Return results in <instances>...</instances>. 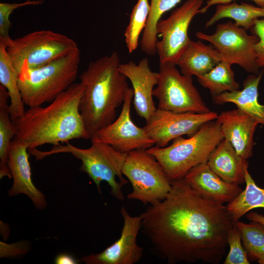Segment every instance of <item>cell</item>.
<instances>
[{
    "label": "cell",
    "mask_w": 264,
    "mask_h": 264,
    "mask_svg": "<svg viewBox=\"0 0 264 264\" xmlns=\"http://www.w3.org/2000/svg\"><path fill=\"white\" fill-rule=\"evenodd\" d=\"M226 18L233 19L238 25L248 30L253 26L256 19L264 18V7L244 2L238 4L236 1L227 4H218L214 14L206 22L205 27Z\"/></svg>",
    "instance_id": "603a6c76"
},
{
    "label": "cell",
    "mask_w": 264,
    "mask_h": 264,
    "mask_svg": "<svg viewBox=\"0 0 264 264\" xmlns=\"http://www.w3.org/2000/svg\"><path fill=\"white\" fill-rule=\"evenodd\" d=\"M218 114L175 112L156 109L144 127L155 146L165 147L171 140L183 135H193L204 123L215 120Z\"/></svg>",
    "instance_id": "4fadbf2b"
},
{
    "label": "cell",
    "mask_w": 264,
    "mask_h": 264,
    "mask_svg": "<svg viewBox=\"0 0 264 264\" xmlns=\"http://www.w3.org/2000/svg\"><path fill=\"white\" fill-rule=\"evenodd\" d=\"M203 0H187L173 10L166 19H160L156 25V44L159 64L176 65L188 47L191 40L188 34L189 24L199 10Z\"/></svg>",
    "instance_id": "8fae6325"
},
{
    "label": "cell",
    "mask_w": 264,
    "mask_h": 264,
    "mask_svg": "<svg viewBox=\"0 0 264 264\" xmlns=\"http://www.w3.org/2000/svg\"><path fill=\"white\" fill-rule=\"evenodd\" d=\"M84 89L81 82L74 83L48 105L25 110L13 121L16 131L13 139L25 144L28 149L74 139H90L79 110Z\"/></svg>",
    "instance_id": "7a4b0ae2"
},
{
    "label": "cell",
    "mask_w": 264,
    "mask_h": 264,
    "mask_svg": "<svg viewBox=\"0 0 264 264\" xmlns=\"http://www.w3.org/2000/svg\"><path fill=\"white\" fill-rule=\"evenodd\" d=\"M257 261L260 264H264V255L260 256Z\"/></svg>",
    "instance_id": "8d00e7d4"
},
{
    "label": "cell",
    "mask_w": 264,
    "mask_h": 264,
    "mask_svg": "<svg viewBox=\"0 0 264 264\" xmlns=\"http://www.w3.org/2000/svg\"><path fill=\"white\" fill-rule=\"evenodd\" d=\"M207 164L223 180L240 185L245 183L247 160L238 155L232 144L223 138L210 154Z\"/></svg>",
    "instance_id": "d6986e66"
},
{
    "label": "cell",
    "mask_w": 264,
    "mask_h": 264,
    "mask_svg": "<svg viewBox=\"0 0 264 264\" xmlns=\"http://www.w3.org/2000/svg\"><path fill=\"white\" fill-rule=\"evenodd\" d=\"M250 30L251 33L259 38L255 45L256 61L259 67L264 71V18L256 19Z\"/></svg>",
    "instance_id": "1f68e13d"
},
{
    "label": "cell",
    "mask_w": 264,
    "mask_h": 264,
    "mask_svg": "<svg viewBox=\"0 0 264 264\" xmlns=\"http://www.w3.org/2000/svg\"><path fill=\"white\" fill-rule=\"evenodd\" d=\"M123 220L120 237L102 252L86 255L80 261L87 264H135L141 259L143 249L137 239L141 229V216H131L125 207L120 211Z\"/></svg>",
    "instance_id": "5bb4252c"
},
{
    "label": "cell",
    "mask_w": 264,
    "mask_h": 264,
    "mask_svg": "<svg viewBox=\"0 0 264 264\" xmlns=\"http://www.w3.org/2000/svg\"><path fill=\"white\" fill-rule=\"evenodd\" d=\"M230 64L221 61L213 69L205 75L197 77L198 83L209 89L212 97L226 91L239 89L235 73Z\"/></svg>",
    "instance_id": "4316f807"
},
{
    "label": "cell",
    "mask_w": 264,
    "mask_h": 264,
    "mask_svg": "<svg viewBox=\"0 0 264 264\" xmlns=\"http://www.w3.org/2000/svg\"><path fill=\"white\" fill-rule=\"evenodd\" d=\"M122 173L130 182L132 191L129 199L152 205L164 200L170 193L172 184L156 159L146 150L129 152Z\"/></svg>",
    "instance_id": "ba28073f"
},
{
    "label": "cell",
    "mask_w": 264,
    "mask_h": 264,
    "mask_svg": "<svg viewBox=\"0 0 264 264\" xmlns=\"http://www.w3.org/2000/svg\"><path fill=\"white\" fill-rule=\"evenodd\" d=\"M264 70L258 74H251L243 83V89L233 91H226L213 97L216 104L232 103L237 108L264 126V105L258 100V87L263 75Z\"/></svg>",
    "instance_id": "ffe728a7"
},
{
    "label": "cell",
    "mask_w": 264,
    "mask_h": 264,
    "mask_svg": "<svg viewBox=\"0 0 264 264\" xmlns=\"http://www.w3.org/2000/svg\"><path fill=\"white\" fill-rule=\"evenodd\" d=\"M18 76L7 54L5 42L0 39V83L9 95V111L12 121L21 117L25 110L18 87Z\"/></svg>",
    "instance_id": "7402d4cb"
},
{
    "label": "cell",
    "mask_w": 264,
    "mask_h": 264,
    "mask_svg": "<svg viewBox=\"0 0 264 264\" xmlns=\"http://www.w3.org/2000/svg\"><path fill=\"white\" fill-rule=\"evenodd\" d=\"M158 74L153 93L157 99L158 109L198 113L211 111L194 85L192 76L182 74L171 63L159 64Z\"/></svg>",
    "instance_id": "9c48e42d"
},
{
    "label": "cell",
    "mask_w": 264,
    "mask_h": 264,
    "mask_svg": "<svg viewBox=\"0 0 264 264\" xmlns=\"http://www.w3.org/2000/svg\"><path fill=\"white\" fill-rule=\"evenodd\" d=\"M181 0H151L150 11L140 42L142 50L146 54L157 53L158 41L156 25L161 16L175 7Z\"/></svg>",
    "instance_id": "484cf974"
},
{
    "label": "cell",
    "mask_w": 264,
    "mask_h": 264,
    "mask_svg": "<svg viewBox=\"0 0 264 264\" xmlns=\"http://www.w3.org/2000/svg\"><path fill=\"white\" fill-rule=\"evenodd\" d=\"M223 138L215 119L204 123L189 138L180 136L169 146L152 147L146 151L156 159L172 182L184 179L191 169L207 163L211 152Z\"/></svg>",
    "instance_id": "8992f818"
},
{
    "label": "cell",
    "mask_w": 264,
    "mask_h": 264,
    "mask_svg": "<svg viewBox=\"0 0 264 264\" xmlns=\"http://www.w3.org/2000/svg\"><path fill=\"white\" fill-rule=\"evenodd\" d=\"M90 140L91 145L87 149L76 147L67 142L66 145H54L48 151L33 148L30 150L29 153L35 156L36 160L54 154L70 153L81 161L80 171L92 179L100 194V184L105 181L110 186L111 195L118 200H124L122 188L128 181L124 177L122 169L128 153L117 151L94 136H91Z\"/></svg>",
    "instance_id": "277c9868"
},
{
    "label": "cell",
    "mask_w": 264,
    "mask_h": 264,
    "mask_svg": "<svg viewBox=\"0 0 264 264\" xmlns=\"http://www.w3.org/2000/svg\"><path fill=\"white\" fill-rule=\"evenodd\" d=\"M133 97V89L128 88L119 116L92 135L124 153L134 150H146L155 145L144 127L137 126L131 119V108Z\"/></svg>",
    "instance_id": "7c38bea8"
},
{
    "label": "cell",
    "mask_w": 264,
    "mask_h": 264,
    "mask_svg": "<svg viewBox=\"0 0 264 264\" xmlns=\"http://www.w3.org/2000/svg\"><path fill=\"white\" fill-rule=\"evenodd\" d=\"M43 0H29L20 3H0V38L4 40L9 38V32L12 26L10 21V16L13 11L19 7L29 5H39L43 2Z\"/></svg>",
    "instance_id": "4dcf8cb0"
},
{
    "label": "cell",
    "mask_w": 264,
    "mask_h": 264,
    "mask_svg": "<svg viewBox=\"0 0 264 264\" xmlns=\"http://www.w3.org/2000/svg\"><path fill=\"white\" fill-rule=\"evenodd\" d=\"M120 60L114 51L90 62L81 74L84 89L79 110L90 137L116 119L129 88L127 77L119 69Z\"/></svg>",
    "instance_id": "3957f363"
},
{
    "label": "cell",
    "mask_w": 264,
    "mask_h": 264,
    "mask_svg": "<svg viewBox=\"0 0 264 264\" xmlns=\"http://www.w3.org/2000/svg\"><path fill=\"white\" fill-rule=\"evenodd\" d=\"M171 183L166 198L140 215L152 251L169 264L220 263L235 222L227 206L202 196L184 179Z\"/></svg>",
    "instance_id": "6da1fadb"
},
{
    "label": "cell",
    "mask_w": 264,
    "mask_h": 264,
    "mask_svg": "<svg viewBox=\"0 0 264 264\" xmlns=\"http://www.w3.org/2000/svg\"><path fill=\"white\" fill-rule=\"evenodd\" d=\"M28 146L15 140L11 142L8 158V166L13 177L11 188L8 191L9 197L23 194L31 200L39 210L47 205L45 196L33 183L31 178Z\"/></svg>",
    "instance_id": "9a60e30c"
},
{
    "label": "cell",
    "mask_w": 264,
    "mask_h": 264,
    "mask_svg": "<svg viewBox=\"0 0 264 264\" xmlns=\"http://www.w3.org/2000/svg\"><path fill=\"white\" fill-rule=\"evenodd\" d=\"M79 49L42 66L31 68L24 61L18 76V87L25 105L50 103L76 80L80 63Z\"/></svg>",
    "instance_id": "5b68a950"
},
{
    "label": "cell",
    "mask_w": 264,
    "mask_h": 264,
    "mask_svg": "<svg viewBox=\"0 0 264 264\" xmlns=\"http://www.w3.org/2000/svg\"><path fill=\"white\" fill-rule=\"evenodd\" d=\"M237 0H208L206 2V5L202 8V11L205 13L208 9L214 4H227L233 1ZM255 2L258 6L264 7V0H252Z\"/></svg>",
    "instance_id": "836d02e7"
},
{
    "label": "cell",
    "mask_w": 264,
    "mask_h": 264,
    "mask_svg": "<svg viewBox=\"0 0 264 264\" xmlns=\"http://www.w3.org/2000/svg\"><path fill=\"white\" fill-rule=\"evenodd\" d=\"M119 69L132 83L136 112L148 122L157 109L153 93L154 87L158 82V72L151 70L148 58L142 59L137 64L132 61L120 64Z\"/></svg>",
    "instance_id": "2e32d148"
},
{
    "label": "cell",
    "mask_w": 264,
    "mask_h": 264,
    "mask_svg": "<svg viewBox=\"0 0 264 264\" xmlns=\"http://www.w3.org/2000/svg\"><path fill=\"white\" fill-rule=\"evenodd\" d=\"M246 217L249 220L256 221L264 225V216L262 214L251 212L248 213Z\"/></svg>",
    "instance_id": "d590c367"
},
{
    "label": "cell",
    "mask_w": 264,
    "mask_h": 264,
    "mask_svg": "<svg viewBox=\"0 0 264 264\" xmlns=\"http://www.w3.org/2000/svg\"><path fill=\"white\" fill-rule=\"evenodd\" d=\"M251 221L246 223L238 220L234 223L241 231L242 243L248 259L255 261L264 255V225Z\"/></svg>",
    "instance_id": "f1b7e54d"
},
{
    "label": "cell",
    "mask_w": 264,
    "mask_h": 264,
    "mask_svg": "<svg viewBox=\"0 0 264 264\" xmlns=\"http://www.w3.org/2000/svg\"><path fill=\"white\" fill-rule=\"evenodd\" d=\"M150 11L149 0H138L132 9L129 23L124 32L125 43L130 54L138 46L139 36L146 26Z\"/></svg>",
    "instance_id": "83f0119b"
},
{
    "label": "cell",
    "mask_w": 264,
    "mask_h": 264,
    "mask_svg": "<svg viewBox=\"0 0 264 264\" xmlns=\"http://www.w3.org/2000/svg\"><path fill=\"white\" fill-rule=\"evenodd\" d=\"M78 262L72 256L66 253L60 254L55 260V263L56 264H78Z\"/></svg>",
    "instance_id": "e575fe53"
},
{
    "label": "cell",
    "mask_w": 264,
    "mask_h": 264,
    "mask_svg": "<svg viewBox=\"0 0 264 264\" xmlns=\"http://www.w3.org/2000/svg\"><path fill=\"white\" fill-rule=\"evenodd\" d=\"M216 120L220 126L224 138L230 142L238 155L244 160L251 157L258 122L238 108L221 112Z\"/></svg>",
    "instance_id": "e0dca14e"
},
{
    "label": "cell",
    "mask_w": 264,
    "mask_h": 264,
    "mask_svg": "<svg viewBox=\"0 0 264 264\" xmlns=\"http://www.w3.org/2000/svg\"><path fill=\"white\" fill-rule=\"evenodd\" d=\"M0 258L16 257L25 255L29 250V243L21 241L12 244L0 242Z\"/></svg>",
    "instance_id": "d6a6232c"
},
{
    "label": "cell",
    "mask_w": 264,
    "mask_h": 264,
    "mask_svg": "<svg viewBox=\"0 0 264 264\" xmlns=\"http://www.w3.org/2000/svg\"><path fill=\"white\" fill-rule=\"evenodd\" d=\"M1 39L18 74L24 61L29 67L37 68L79 49L73 39L49 30L35 31L15 39Z\"/></svg>",
    "instance_id": "52a82bcc"
},
{
    "label": "cell",
    "mask_w": 264,
    "mask_h": 264,
    "mask_svg": "<svg viewBox=\"0 0 264 264\" xmlns=\"http://www.w3.org/2000/svg\"><path fill=\"white\" fill-rule=\"evenodd\" d=\"M245 188L226 205L234 222L239 220L251 210L264 208V189L259 187L245 168Z\"/></svg>",
    "instance_id": "d4e9b609"
},
{
    "label": "cell",
    "mask_w": 264,
    "mask_h": 264,
    "mask_svg": "<svg viewBox=\"0 0 264 264\" xmlns=\"http://www.w3.org/2000/svg\"><path fill=\"white\" fill-rule=\"evenodd\" d=\"M246 31L235 22L229 21L218 24L212 34L197 32L196 36L210 43L219 52L221 61L231 65H238L249 73L258 74L260 71L255 45L259 38L254 34H248Z\"/></svg>",
    "instance_id": "30bf717a"
},
{
    "label": "cell",
    "mask_w": 264,
    "mask_h": 264,
    "mask_svg": "<svg viewBox=\"0 0 264 264\" xmlns=\"http://www.w3.org/2000/svg\"><path fill=\"white\" fill-rule=\"evenodd\" d=\"M227 242L229 250L224 261V264H250L246 252L242 245L241 231L235 223L228 231Z\"/></svg>",
    "instance_id": "f546056e"
},
{
    "label": "cell",
    "mask_w": 264,
    "mask_h": 264,
    "mask_svg": "<svg viewBox=\"0 0 264 264\" xmlns=\"http://www.w3.org/2000/svg\"><path fill=\"white\" fill-rule=\"evenodd\" d=\"M220 61L219 52L212 44L191 41L176 65L182 74L199 77L210 72Z\"/></svg>",
    "instance_id": "44dd1931"
},
{
    "label": "cell",
    "mask_w": 264,
    "mask_h": 264,
    "mask_svg": "<svg viewBox=\"0 0 264 264\" xmlns=\"http://www.w3.org/2000/svg\"><path fill=\"white\" fill-rule=\"evenodd\" d=\"M9 95L6 89L0 85V178L12 175L8 166V152L11 141L16 134L15 128L11 118Z\"/></svg>",
    "instance_id": "cb8c5ba5"
},
{
    "label": "cell",
    "mask_w": 264,
    "mask_h": 264,
    "mask_svg": "<svg viewBox=\"0 0 264 264\" xmlns=\"http://www.w3.org/2000/svg\"><path fill=\"white\" fill-rule=\"evenodd\" d=\"M197 192L220 203H229L242 190L239 185L227 182L215 174L206 163L191 169L184 178Z\"/></svg>",
    "instance_id": "ac0fdd59"
}]
</instances>
